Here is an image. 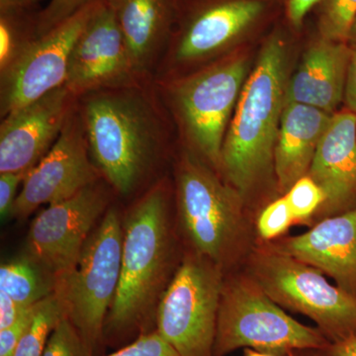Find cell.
<instances>
[{"label": "cell", "mask_w": 356, "mask_h": 356, "mask_svg": "<svg viewBox=\"0 0 356 356\" xmlns=\"http://www.w3.org/2000/svg\"><path fill=\"white\" fill-rule=\"evenodd\" d=\"M95 0H50L37 13V34L42 36Z\"/></svg>", "instance_id": "83f0119b"}, {"label": "cell", "mask_w": 356, "mask_h": 356, "mask_svg": "<svg viewBox=\"0 0 356 356\" xmlns=\"http://www.w3.org/2000/svg\"><path fill=\"white\" fill-rule=\"evenodd\" d=\"M42 356H92L83 339L67 318H63L51 332Z\"/></svg>", "instance_id": "484cf974"}, {"label": "cell", "mask_w": 356, "mask_h": 356, "mask_svg": "<svg viewBox=\"0 0 356 356\" xmlns=\"http://www.w3.org/2000/svg\"><path fill=\"white\" fill-rule=\"evenodd\" d=\"M250 275L281 308L313 320L331 343L356 336V297L315 267L268 248L252 255Z\"/></svg>", "instance_id": "ba28073f"}, {"label": "cell", "mask_w": 356, "mask_h": 356, "mask_svg": "<svg viewBox=\"0 0 356 356\" xmlns=\"http://www.w3.org/2000/svg\"><path fill=\"white\" fill-rule=\"evenodd\" d=\"M25 309L27 308H23L3 290H0V330L13 324Z\"/></svg>", "instance_id": "d6a6232c"}, {"label": "cell", "mask_w": 356, "mask_h": 356, "mask_svg": "<svg viewBox=\"0 0 356 356\" xmlns=\"http://www.w3.org/2000/svg\"><path fill=\"white\" fill-rule=\"evenodd\" d=\"M77 100L64 86L1 118L0 173L34 168L57 142Z\"/></svg>", "instance_id": "9a60e30c"}, {"label": "cell", "mask_w": 356, "mask_h": 356, "mask_svg": "<svg viewBox=\"0 0 356 356\" xmlns=\"http://www.w3.org/2000/svg\"><path fill=\"white\" fill-rule=\"evenodd\" d=\"M243 56L222 58L185 76L154 81L185 147L221 172L222 147L248 79Z\"/></svg>", "instance_id": "277c9868"}, {"label": "cell", "mask_w": 356, "mask_h": 356, "mask_svg": "<svg viewBox=\"0 0 356 356\" xmlns=\"http://www.w3.org/2000/svg\"><path fill=\"white\" fill-rule=\"evenodd\" d=\"M168 206L170 189L165 180H158L124 219L120 280L105 323L104 343L121 348L156 330L172 257Z\"/></svg>", "instance_id": "7a4b0ae2"}, {"label": "cell", "mask_w": 356, "mask_h": 356, "mask_svg": "<svg viewBox=\"0 0 356 356\" xmlns=\"http://www.w3.org/2000/svg\"><path fill=\"white\" fill-rule=\"evenodd\" d=\"M287 356H316V355H295V351H293V353H289V355H288Z\"/></svg>", "instance_id": "f35d334b"}, {"label": "cell", "mask_w": 356, "mask_h": 356, "mask_svg": "<svg viewBox=\"0 0 356 356\" xmlns=\"http://www.w3.org/2000/svg\"><path fill=\"white\" fill-rule=\"evenodd\" d=\"M100 2L95 0L37 37L13 65L0 72L1 118L65 86L70 54Z\"/></svg>", "instance_id": "7c38bea8"}, {"label": "cell", "mask_w": 356, "mask_h": 356, "mask_svg": "<svg viewBox=\"0 0 356 356\" xmlns=\"http://www.w3.org/2000/svg\"><path fill=\"white\" fill-rule=\"evenodd\" d=\"M38 11L0 13V72L13 65L38 37Z\"/></svg>", "instance_id": "7402d4cb"}, {"label": "cell", "mask_w": 356, "mask_h": 356, "mask_svg": "<svg viewBox=\"0 0 356 356\" xmlns=\"http://www.w3.org/2000/svg\"><path fill=\"white\" fill-rule=\"evenodd\" d=\"M330 346L318 327L290 317L250 277L224 281L214 356H226L238 348L287 356L293 351H324Z\"/></svg>", "instance_id": "8992f818"}, {"label": "cell", "mask_w": 356, "mask_h": 356, "mask_svg": "<svg viewBox=\"0 0 356 356\" xmlns=\"http://www.w3.org/2000/svg\"><path fill=\"white\" fill-rule=\"evenodd\" d=\"M134 67L116 18L102 0L70 54L65 86L77 98L91 91L147 83Z\"/></svg>", "instance_id": "5bb4252c"}, {"label": "cell", "mask_w": 356, "mask_h": 356, "mask_svg": "<svg viewBox=\"0 0 356 356\" xmlns=\"http://www.w3.org/2000/svg\"><path fill=\"white\" fill-rule=\"evenodd\" d=\"M245 356H276L273 353H266V351H261L257 350H252V348H245Z\"/></svg>", "instance_id": "8d00e7d4"}, {"label": "cell", "mask_w": 356, "mask_h": 356, "mask_svg": "<svg viewBox=\"0 0 356 356\" xmlns=\"http://www.w3.org/2000/svg\"><path fill=\"white\" fill-rule=\"evenodd\" d=\"M309 177L321 187L325 217L356 207V114L337 111L318 144Z\"/></svg>", "instance_id": "e0dca14e"}, {"label": "cell", "mask_w": 356, "mask_h": 356, "mask_svg": "<svg viewBox=\"0 0 356 356\" xmlns=\"http://www.w3.org/2000/svg\"><path fill=\"white\" fill-rule=\"evenodd\" d=\"M114 193L102 179L67 200L49 205L33 220L27 236L30 257L56 282L76 266L96 222L109 209Z\"/></svg>", "instance_id": "8fae6325"}, {"label": "cell", "mask_w": 356, "mask_h": 356, "mask_svg": "<svg viewBox=\"0 0 356 356\" xmlns=\"http://www.w3.org/2000/svg\"><path fill=\"white\" fill-rule=\"evenodd\" d=\"M270 248L315 267L356 297V207Z\"/></svg>", "instance_id": "2e32d148"}, {"label": "cell", "mask_w": 356, "mask_h": 356, "mask_svg": "<svg viewBox=\"0 0 356 356\" xmlns=\"http://www.w3.org/2000/svg\"><path fill=\"white\" fill-rule=\"evenodd\" d=\"M334 114L300 103L285 104L273 159L280 191L286 193L300 178L308 175Z\"/></svg>", "instance_id": "ffe728a7"}, {"label": "cell", "mask_w": 356, "mask_h": 356, "mask_svg": "<svg viewBox=\"0 0 356 356\" xmlns=\"http://www.w3.org/2000/svg\"><path fill=\"white\" fill-rule=\"evenodd\" d=\"M343 103L346 105V109L356 114V47H351Z\"/></svg>", "instance_id": "836d02e7"}, {"label": "cell", "mask_w": 356, "mask_h": 356, "mask_svg": "<svg viewBox=\"0 0 356 356\" xmlns=\"http://www.w3.org/2000/svg\"><path fill=\"white\" fill-rule=\"evenodd\" d=\"M321 0H284L288 20L295 28L301 27L306 16Z\"/></svg>", "instance_id": "1f68e13d"}, {"label": "cell", "mask_w": 356, "mask_h": 356, "mask_svg": "<svg viewBox=\"0 0 356 356\" xmlns=\"http://www.w3.org/2000/svg\"><path fill=\"white\" fill-rule=\"evenodd\" d=\"M351 47L346 42L321 38L304 54L288 79L285 104L300 103L336 113L343 102Z\"/></svg>", "instance_id": "d6986e66"}, {"label": "cell", "mask_w": 356, "mask_h": 356, "mask_svg": "<svg viewBox=\"0 0 356 356\" xmlns=\"http://www.w3.org/2000/svg\"><path fill=\"white\" fill-rule=\"evenodd\" d=\"M28 172L0 173V215L6 219L11 215L17 198L18 187L24 181Z\"/></svg>", "instance_id": "4dcf8cb0"}, {"label": "cell", "mask_w": 356, "mask_h": 356, "mask_svg": "<svg viewBox=\"0 0 356 356\" xmlns=\"http://www.w3.org/2000/svg\"><path fill=\"white\" fill-rule=\"evenodd\" d=\"M287 53L280 33H273L266 39L225 136L221 172L243 197L273 168L285 106Z\"/></svg>", "instance_id": "3957f363"}, {"label": "cell", "mask_w": 356, "mask_h": 356, "mask_svg": "<svg viewBox=\"0 0 356 356\" xmlns=\"http://www.w3.org/2000/svg\"><path fill=\"white\" fill-rule=\"evenodd\" d=\"M295 221H305L325 203L324 192L309 175L300 178L285 193Z\"/></svg>", "instance_id": "d4e9b609"}, {"label": "cell", "mask_w": 356, "mask_h": 356, "mask_svg": "<svg viewBox=\"0 0 356 356\" xmlns=\"http://www.w3.org/2000/svg\"><path fill=\"white\" fill-rule=\"evenodd\" d=\"M266 10L264 0L180 1L172 38L154 81L184 76L189 67L221 55L252 31Z\"/></svg>", "instance_id": "30bf717a"}, {"label": "cell", "mask_w": 356, "mask_h": 356, "mask_svg": "<svg viewBox=\"0 0 356 356\" xmlns=\"http://www.w3.org/2000/svg\"><path fill=\"white\" fill-rule=\"evenodd\" d=\"M123 33L134 67L145 81H154L156 70L175 23L180 0H104Z\"/></svg>", "instance_id": "ac0fdd59"}, {"label": "cell", "mask_w": 356, "mask_h": 356, "mask_svg": "<svg viewBox=\"0 0 356 356\" xmlns=\"http://www.w3.org/2000/svg\"><path fill=\"white\" fill-rule=\"evenodd\" d=\"M105 356H181L158 332L140 334L133 341Z\"/></svg>", "instance_id": "f1b7e54d"}, {"label": "cell", "mask_w": 356, "mask_h": 356, "mask_svg": "<svg viewBox=\"0 0 356 356\" xmlns=\"http://www.w3.org/2000/svg\"><path fill=\"white\" fill-rule=\"evenodd\" d=\"M348 43L350 47H356V18L351 27L350 36H348Z\"/></svg>", "instance_id": "74e56055"}, {"label": "cell", "mask_w": 356, "mask_h": 356, "mask_svg": "<svg viewBox=\"0 0 356 356\" xmlns=\"http://www.w3.org/2000/svg\"><path fill=\"white\" fill-rule=\"evenodd\" d=\"M294 221V215L284 196L262 211L257 219V232L264 240H273L285 233Z\"/></svg>", "instance_id": "4316f807"}, {"label": "cell", "mask_w": 356, "mask_h": 356, "mask_svg": "<svg viewBox=\"0 0 356 356\" xmlns=\"http://www.w3.org/2000/svg\"><path fill=\"white\" fill-rule=\"evenodd\" d=\"M102 179L76 106L57 142L26 175L11 216L26 219L40 206L62 202Z\"/></svg>", "instance_id": "4fadbf2b"}, {"label": "cell", "mask_w": 356, "mask_h": 356, "mask_svg": "<svg viewBox=\"0 0 356 356\" xmlns=\"http://www.w3.org/2000/svg\"><path fill=\"white\" fill-rule=\"evenodd\" d=\"M178 215L194 252L219 266L242 232L243 196L217 170L184 147L175 163Z\"/></svg>", "instance_id": "52a82bcc"}, {"label": "cell", "mask_w": 356, "mask_h": 356, "mask_svg": "<svg viewBox=\"0 0 356 356\" xmlns=\"http://www.w3.org/2000/svg\"><path fill=\"white\" fill-rule=\"evenodd\" d=\"M42 0H0V13L38 11Z\"/></svg>", "instance_id": "e575fe53"}, {"label": "cell", "mask_w": 356, "mask_h": 356, "mask_svg": "<svg viewBox=\"0 0 356 356\" xmlns=\"http://www.w3.org/2000/svg\"><path fill=\"white\" fill-rule=\"evenodd\" d=\"M38 304L28 307L20 314L19 317L14 321L13 324L6 329L0 330V356L14 355L21 337L27 331L28 327L31 325L33 318L36 315Z\"/></svg>", "instance_id": "f546056e"}, {"label": "cell", "mask_w": 356, "mask_h": 356, "mask_svg": "<svg viewBox=\"0 0 356 356\" xmlns=\"http://www.w3.org/2000/svg\"><path fill=\"white\" fill-rule=\"evenodd\" d=\"M318 4L321 38L348 43L356 18V0H321Z\"/></svg>", "instance_id": "cb8c5ba5"}, {"label": "cell", "mask_w": 356, "mask_h": 356, "mask_svg": "<svg viewBox=\"0 0 356 356\" xmlns=\"http://www.w3.org/2000/svg\"><path fill=\"white\" fill-rule=\"evenodd\" d=\"M325 351L327 356H356V336L331 343Z\"/></svg>", "instance_id": "d590c367"}, {"label": "cell", "mask_w": 356, "mask_h": 356, "mask_svg": "<svg viewBox=\"0 0 356 356\" xmlns=\"http://www.w3.org/2000/svg\"><path fill=\"white\" fill-rule=\"evenodd\" d=\"M55 288V278L31 257L6 262L0 266V290L23 308L50 296Z\"/></svg>", "instance_id": "44dd1931"}, {"label": "cell", "mask_w": 356, "mask_h": 356, "mask_svg": "<svg viewBox=\"0 0 356 356\" xmlns=\"http://www.w3.org/2000/svg\"><path fill=\"white\" fill-rule=\"evenodd\" d=\"M64 318V308L55 292L39 302L36 315L21 337L13 356L43 355L51 332Z\"/></svg>", "instance_id": "603a6c76"}, {"label": "cell", "mask_w": 356, "mask_h": 356, "mask_svg": "<svg viewBox=\"0 0 356 356\" xmlns=\"http://www.w3.org/2000/svg\"><path fill=\"white\" fill-rule=\"evenodd\" d=\"M77 110L103 179L118 195L135 194L156 172L170 135V113L154 81L86 93Z\"/></svg>", "instance_id": "6da1fadb"}, {"label": "cell", "mask_w": 356, "mask_h": 356, "mask_svg": "<svg viewBox=\"0 0 356 356\" xmlns=\"http://www.w3.org/2000/svg\"><path fill=\"white\" fill-rule=\"evenodd\" d=\"M123 220L110 207L95 227L76 266L56 282L65 318L92 356L104 343L105 323L118 289L123 250Z\"/></svg>", "instance_id": "5b68a950"}, {"label": "cell", "mask_w": 356, "mask_h": 356, "mask_svg": "<svg viewBox=\"0 0 356 356\" xmlns=\"http://www.w3.org/2000/svg\"><path fill=\"white\" fill-rule=\"evenodd\" d=\"M224 285L222 266L193 252L177 267L159 299L156 331L181 356H214Z\"/></svg>", "instance_id": "9c48e42d"}]
</instances>
